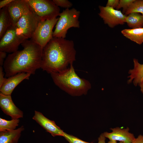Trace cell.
<instances>
[{"label":"cell","instance_id":"1","mask_svg":"<svg viewBox=\"0 0 143 143\" xmlns=\"http://www.w3.org/2000/svg\"><path fill=\"white\" fill-rule=\"evenodd\" d=\"M23 48L9 54L3 65L6 77L25 73L34 74L41 67L43 48L31 39L24 41Z\"/></svg>","mask_w":143,"mask_h":143},{"label":"cell","instance_id":"2","mask_svg":"<svg viewBox=\"0 0 143 143\" xmlns=\"http://www.w3.org/2000/svg\"><path fill=\"white\" fill-rule=\"evenodd\" d=\"M74 42L53 37L43 48L41 68L48 73L60 72L76 60Z\"/></svg>","mask_w":143,"mask_h":143},{"label":"cell","instance_id":"3","mask_svg":"<svg viewBox=\"0 0 143 143\" xmlns=\"http://www.w3.org/2000/svg\"><path fill=\"white\" fill-rule=\"evenodd\" d=\"M50 74L55 84L71 95H86L91 88V84L88 81L80 78L76 73L73 64L62 72Z\"/></svg>","mask_w":143,"mask_h":143},{"label":"cell","instance_id":"4","mask_svg":"<svg viewBox=\"0 0 143 143\" xmlns=\"http://www.w3.org/2000/svg\"><path fill=\"white\" fill-rule=\"evenodd\" d=\"M80 12L74 8L66 9L60 13L53 32V37L65 38L68 30L72 27L79 28Z\"/></svg>","mask_w":143,"mask_h":143},{"label":"cell","instance_id":"5","mask_svg":"<svg viewBox=\"0 0 143 143\" xmlns=\"http://www.w3.org/2000/svg\"><path fill=\"white\" fill-rule=\"evenodd\" d=\"M40 20L32 9L23 16L14 26L17 35L23 41L31 39Z\"/></svg>","mask_w":143,"mask_h":143},{"label":"cell","instance_id":"6","mask_svg":"<svg viewBox=\"0 0 143 143\" xmlns=\"http://www.w3.org/2000/svg\"><path fill=\"white\" fill-rule=\"evenodd\" d=\"M32 10L41 20L57 17L60 13V9L52 0H26Z\"/></svg>","mask_w":143,"mask_h":143},{"label":"cell","instance_id":"7","mask_svg":"<svg viewBox=\"0 0 143 143\" xmlns=\"http://www.w3.org/2000/svg\"><path fill=\"white\" fill-rule=\"evenodd\" d=\"M59 18L40 20L31 39L43 48L53 38V28Z\"/></svg>","mask_w":143,"mask_h":143},{"label":"cell","instance_id":"8","mask_svg":"<svg viewBox=\"0 0 143 143\" xmlns=\"http://www.w3.org/2000/svg\"><path fill=\"white\" fill-rule=\"evenodd\" d=\"M100 12L98 14L102 19L104 23L110 28H113L118 25H123L125 23L126 15L119 10L110 7L99 6Z\"/></svg>","mask_w":143,"mask_h":143},{"label":"cell","instance_id":"9","mask_svg":"<svg viewBox=\"0 0 143 143\" xmlns=\"http://www.w3.org/2000/svg\"><path fill=\"white\" fill-rule=\"evenodd\" d=\"M23 42L17 35L14 27L11 26L0 39V51L13 53L18 50Z\"/></svg>","mask_w":143,"mask_h":143},{"label":"cell","instance_id":"10","mask_svg":"<svg viewBox=\"0 0 143 143\" xmlns=\"http://www.w3.org/2000/svg\"><path fill=\"white\" fill-rule=\"evenodd\" d=\"M6 7L10 16L11 25L13 26L23 16L32 10L26 0H14Z\"/></svg>","mask_w":143,"mask_h":143},{"label":"cell","instance_id":"11","mask_svg":"<svg viewBox=\"0 0 143 143\" xmlns=\"http://www.w3.org/2000/svg\"><path fill=\"white\" fill-rule=\"evenodd\" d=\"M32 118L53 137L63 136L64 132L56 125L55 122L47 118L40 112L35 111Z\"/></svg>","mask_w":143,"mask_h":143},{"label":"cell","instance_id":"12","mask_svg":"<svg viewBox=\"0 0 143 143\" xmlns=\"http://www.w3.org/2000/svg\"><path fill=\"white\" fill-rule=\"evenodd\" d=\"M0 106L3 112L10 116L11 119H19L23 118L22 111L14 103L11 95H6L0 93Z\"/></svg>","mask_w":143,"mask_h":143},{"label":"cell","instance_id":"13","mask_svg":"<svg viewBox=\"0 0 143 143\" xmlns=\"http://www.w3.org/2000/svg\"><path fill=\"white\" fill-rule=\"evenodd\" d=\"M111 132H105L103 134L109 140L119 141L124 143H132L135 139L134 135L129 132L127 127L122 129L119 127L111 128Z\"/></svg>","mask_w":143,"mask_h":143},{"label":"cell","instance_id":"14","mask_svg":"<svg viewBox=\"0 0 143 143\" xmlns=\"http://www.w3.org/2000/svg\"><path fill=\"white\" fill-rule=\"evenodd\" d=\"M29 73H21L6 78L0 87V92L6 95H11L15 88L22 81L28 79L31 75Z\"/></svg>","mask_w":143,"mask_h":143},{"label":"cell","instance_id":"15","mask_svg":"<svg viewBox=\"0 0 143 143\" xmlns=\"http://www.w3.org/2000/svg\"><path fill=\"white\" fill-rule=\"evenodd\" d=\"M133 61L134 68L129 71L130 75L128 77L129 79L127 82L129 83L133 82L135 86H139L143 81V64H140L135 59H133Z\"/></svg>","mask_w":143,"mask_h":143},{"label":"cell","instance_id":"16","mask_svg":"<svg viewBox=\"0 0 143 143\" xmlns=\"http://www.w3.org/2000/svg\"><path fill=\"white\" fill-rule=\"evenodd\" d=\"M24 130L23 126L14 130L0 132V143H17L21 132Z\"/></svg>","mask_w":143,"mask_h":143},{"label":"cell","instance_id":"17","mask_svg":"<svg viewBox=\"0 0 143 143\" xmlns=\"http://www.w3.org/2000/svg\"><path fill=\"white\" fill-rule=\"evenodd\" d=\"M121 32L126 38L139 44L143 43V28L125 29Z\"/></svg>","mask_w":143,"mask_h":143},{"label":"cell","instance_id":"18","mask_svg":"<svg viewBox=\"0 0 143 143\" xmlns=\"http://www.w3.org/2000/svg\"><path fill=\"white\" fill-rule=\"evenodd\" d=\"M11 26L9 14L6 6L1 9L0 11V39Z\"/></svg>","mask_w":143,"mask_h":143},{"label":"cell","instance_id":"19","mask_svg":"<svg viewBox=\"0 0 143 143\" xmlns=\"http://www.w3.org/2000/svg\"><path fill=\"white\" fill-rule=\"evenodd\" d=\"M125 23H126L128 26L132 29L142 28L143 16L139 13H131L126 16Z\"/></svg>","mask_w":143,"mask_h":143},{"label":"cell","instance_id":"20","mask_svg":"<svg viewBox=\"0 0 143 143\" xmlns=\"http://www.w3.org/2000/svg\"><path fill=\"white\" fill-rule=\"evenodd\" d=\"M19 119H12L8 120L0 118V132L14 130L19 125Z\"/></svg>","mask_w":143,"mask_h":143},{"label":"cell","instance_id":"21","mask_svg":"<svg viewBox=\"0 0 143 143\" xmlns=\"http://www.w3.org/2000/svg\"><path fill=\"white\" fill-rule=\"evenodd\" d=\"M141 13L143 16V0H135L124 13L126 15L132 13Z\"/></svg>","mask_w":143,"mask_h":143},{"label":"cell","instance_id":"22","mask_svg":"<svg viewBox=\"0 0 143 143\" xmlns=\"http://www.w3.org/2000/svg\"><path fill=\"white\" fill-rule=\"evenodd\" d=\"M135 0H119L118 6L116 8L117 10L120 8H123V12L125 13L127 9L135 1Z\"/></svg>","mask_w":143,"mask_h":143},{"label":"cell","instance_id":"23","mask_svg":"<svg viewBox=\"0 0 143 143\" xmlns=\"http://www.w3.org/2000/svg\"><path fill=\"white\" fill-rule=\"evenodd\" d=\"M69 143H93L83 141L79 138L64 132L63 136Z\"/></svg>","mask_w":143,"mask_h":143},{"label":"cell","instance_id":"24","mask_svg":"<svg viewBox=\"0 0 143 143\" xmlns=\"http://www.w3.org/2000/svg\"><path fill=\"white\" fill-rule=\"evenodd\" d=\"M54 3L58 7L69 9L72 6V3L68 0H52Z\"/></svg>","mask_w":143,"mask_h":143},{"label":"cell","instance_id":"25","mask_svg":"<svg viewBox=\"0 0 143 143\" xmlns=\"http://www.w3.org/2000/svg\"><path fill=\"white\" fill-rule=\"evenodd\" d=\"M119 0H108L106 6L112 7L114 8H117L118 5Z\"/></svg>","mask_w":143,"mask_h":143},{"label":"cell","instance_id":"26","mask_svg":"<svg viewBox=\"0 0 143 143\" xmlns=\"http://www.w3.org/2000/svg\"><path fill=\"white\" fill-rule=\"evenodd\" d=\"M3 66H0V87H1L6 78L4 77L5 74Z\"/></svg>","mask_w":143,"mask_h":143},{"label":"cell","instance_id":"27","mask_svg":"<svg viewBox=\"0 0 143 143\" xmlns=\"http://www.w3.org/2000/svg\"><path fill=\"white\" fill-rule=\"evenodd\" d=\"M14 0H3L0 1V9L5 7Z\"/></svg>","mask_w":143,"mask_h":143},{"label":"cell","instance_id":"28","mask_svg":"<svg viewBox=\"0 0 143 143\" xmlns=\"http://www.w3.org/2000/svg\"><path fill=\"white\" fill-rule=\"evenodd\" d=\"M6 56V53L0 51V65L3 66L5 61L4 60Z\"/></svg>","mask_w":143,"mask_h":143},{"label":"cell","instance_id":"29","mask_svg":"<svg viewBox=\"0 0 143 143\" xmlns=\"http://www.w3.org/2000/svg\"><path fill=\"white\" fill-rule=\"evenodd\" d=\"M132 143H143V135H139Z\"/></svg>","mask_w":143,"mask_h":143},{"label":"cell","instance_id":"30","mask_svg":"<svg viewBox=\"0 0 143 143\" xmlns=\"http://www.w3.org/2000/svg\"><path fill=\"white\" fill-rule=\"evenodd\" d=\"M106 138L103 133H102L98 138V143H106Z\"/></svg>","mask_w":143,"mask_h":143},{"label":"cell","instance_id":"31","mask_svg":"<svg viewBox=\"0 0 143 143\" xmlns=\"http://www.w3.org/2000/svg\"><path fill=\"white\" fill-rule=\"evenodd\" d=\"M140 88V90L143 94V81L139 85Z\"/></svg>","mask_w":143,"mask_h":143},{"label":"cell","instance_id":"32","mask_svg":"<svg viewBox=\"0 0 143 143\" xmlns=\"http://www.w3.org/2000/svg\"><path fill=\"white\" fill-rule=\"evenodd\" d=\"M108 143H118L117 142V141L109 140V141H108ZM118 143H124L122 142H119Z\"/></svg>","mask_w":143,"mask_h":143}]
</instances>
